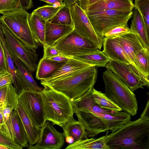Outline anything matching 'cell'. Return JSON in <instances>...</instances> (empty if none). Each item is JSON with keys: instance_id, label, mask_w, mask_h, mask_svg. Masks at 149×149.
<instances>
[{"instance_id": "cell-41", "label": "cell", "mask_w": 149, "mask_h": 149, "mask_svg": "<svg viewBox=\"0 0 149 149\" xmlns=\"http://www.w3.org/2000/svg\"><path fill=\"white\" fill-rule=\"evenodd\" d=\"M12 77L10 73L0 74V88L9 84H13Z\"/></svg>"}, {"instance_id": "cell-12", "label": "cell", "mask_w": 149, "mask_h": 149, "mask_svg": "<svg viewBox=\"0 0 149 149\" xmlns=\"http://www.w3.org/2000/svg\"><path fill=\"white\" fill-rule=\"evenodd\" d=\"M74 29L80 35L93 43L100 50L103 39L94 30L85 12L77 3L70 7Z\"/></svg>"}, {"instance_id": "cell-37", "label": "cell", "mask_w": 149, "mask_h": 149, "mask_svg": "<svg viewBox=\"0 0 149 149\" xmlns=\"http://www.w3.org/2000/svg\"><path fill=\"white\" fill-rule=\"evenodd\" d=\"M130 28L127 24L117 26L113 27L104 34V37L114 38L128 32Z\"/></svg>"}, {"instance_id": "cell-40", "label": "cell", "mask_w": 149, "mask_h": 149, "mask_svg": "<svg viewBox=\"0 0 149 149\" xmlns=\"http://www.w3.org/2000/svg\"><path fill=\"white\" fill-rule=\"evenodd\" d=\"M0 143L6 146L11 149H22L21 146L10 141L3 135L0 132Z\"/></svg>"}, {"instance_id": "cell-22", "label": "cell", "mask_w": 149, "mask_h": 149, "mask_svg": "<svg viewBox=\"0 0 149 149\" xmlns=\"http://www.w3.org/2000/svg\"><path fill=\"white\" fill-rule=\"evenodd\" d=\"M74 29L72 26L51 23L46 21L45 36V43L53 46L55 43L68 34Z\"/></svg>"}, {"instance_id": "cell-39", "label": "cell", "mask_w": 149, "mask_h": 149, "mask_svg": "<svg viewBox=\"0 0 149 149\" xmlns=\"http://www.w3.org/2000/svg\"><path fill=\"white\" fill-rule=\"evenodd\" d=\"M43 46L44 50L43 57L49 58L61 55L59 51L53 46L49 45L45 43Z\"/></svg>"}, {"instance_id": "cell-46", "label": "cell", "mask_w": 149, "mask_h": 149, "mask_svg": "<svg viewBox=\"0 0 149 149\" xmlns=\"http://www.w3.org/2000/svg\"><path fill=\"white\" fill-rule=\"evenodd\" d=\"M78 4L84 10L88 6V0H78Z\"/></svg>"}, {"instance_id": "cell-27", "label": "cell", "mask_w": 149, "mask_h": 149, "mask_svg": "<svg viewBox=\"0 0 149 149\" xmlns=\"http://www.w3.org/2000/svg\"><path fill=\"white\" fill-rule=\"evenodd\" d=\"M65 63L51 60L43 57L39 61L38 65L36 78L40 80L49 77Z\"/></svg>"}, {"instance_id": "cell-11", "label": "cell", "mask_w": 149, "mask_h": 149, "mask_svg": "<svg viewBox=\"0 0 149 149\" xmlns=\"http://www.w3.org/2000/svg\"><path fill=\"white\" fill-rule=\"evenodd\" d=\"M18 101L34 124L41 128L46 121L40 92L31 89L23 90L18 95Z\"/></svg>"}, {"instance_id": "cell-44", "label": "cell", "mask_w": 149, "mask_h": 149, "mask_svg": "<svg viewBox=\"0 0 149 149\" xmlns=\"http://www.w3.org/2000/svg\"><path fill=\"white\" fill-rule=\"evenodd\" d=\"M55 6H61L64 4L63 0H38Z\"/></svg>"}, {"instance_id": "cell-10", "label": "cell", "mask_w": 149, "mask_h": 149, "mask_svg": "<svg viewBox=\"0 0 149 149\" xmlns=\"http://www.w3.org/2000/svg\"><path fill=\"white\" fill-rule=\"evenodd\" d=\"M105 67L117 75L132 92L144 86L149 87V80L140 74L131 64L110 59Z\"/></svg>"}, {"instance_id": "cell-25", "label": "cell", "mask_w": 149, "mask_h": 149, "mask_svg": "<svg viewBox=\"0 0 149 149\" xmlns=\"http://www.w3.org/2000/svg\"><path fill=\"white\" fill-rule=\"evenodd\" d=\"M29 24L36 43L43 45L45 44V36L46 21L33 11L29 13Z\"/></svg>"}, {"instance_id": "cell-20", "label": "cell", "mask_w": 149, "mask_h": 149, "mask_svg": "<svg viewBox=\"0 0 149 149\" xmlns=\"http://www.w3.org/2000/svg\"><path fill=\"white\" fill-rule=\"evenodd\" d=\"M132 0H101L88 6L85 12H94L107 10L132 11Z\"/></svg>"}, {"instance_id": "cell-17", "label": "cell", "mask_w": 149, "mask_h": 149, "mask_svg": "<svg viewBox=\"0 0 149 149\" xmlns=\"http://www.w3.org/2000/svg\"><path fill=\"white\" fill-rule=\"evenodd\" d=\"M93 88L81 97L72 101L74 112L76 110L88 111L98 114H111L115 112L102 109L99 106L93 95Z\"/></svg>"}, {"instance_id": "cell-14", "label": "cell", "mask_w": 149, "mask_h": 149, "mask_svg": "<svg viewBox=\"0 0 149 149\" xmlns=\"http://www.w3.org/2000/svg\"><path fill=\"white\" fill-rule=\"evenodd\" d=\"M93 66L94 65L79 60L69 57L68 61L59 68L52 75L44 79L40 80V83L42 85L64 79Z\"/></svg>"}, {"instance_id": "cell-33", "label": "cell", "mask_w": 149, "mask_h": 149, "mask_svg": "<svg viewBox=\"0 0 149 149\" xmlns=\"http://www.w3.org/2000/svg\"><path fill=\"white\" fill-rule=\"evenodd\" d=\"M0 40L1 41L3 47L5 54L8 70L10 73L11 74L13 81V85L16 89L18 94H19V91L16 82V71L15 67L13 60L12 58L11 54L9 51L5 40L4 36L3 33L1 28V24L0 22Z\"/></svg>"}, {"instance_id": "cell-2", "label": "cell", "mask_w": 149, "mask_h": 149, "mask_svg": "<svg viewBox=\"0 0 149 149\" xmlns=\"http://www.w3.org/2000/svg\"><path fill=\"white\" fill-rule=\"evenodd\" d=\"M43 86L40 93L46 120L62 127L73 117L72 101L63 92L50 86Z\"/></svg>"}, {"instance_id": "cell-36", "label": "cell", "mask_w": 149, "mask_h": 149, "mask_svg": "<svg viewBox=\"0 0 149 149\" xmlns=\"http://www.w3.org/2000/svg\"><path fill=\"white\" fill-rule=\"evenodd\" d=\"M23 9L19 0H0V13Z\"/></svg>"}, {"instance_id": "cell-29", "label": "cell", "mask_w": 149, "mask_h": 149, "mask_svg": "<svg viewBox=\"0 0 149 149\" xmlns=\"http://www.w3.org/2000/svg\"><path fill=\"white\" fill-rule=\"evenodd\" d=\"M97 67H105L110 59L100 50L84 55L71 57Z\"/></svg>"}, {"instance_id": "cell-15", "label": "cell", "mask_w": 149, "mask_h": 149, "mask_svg": "<svg viewBox=\"0 0 149 149\" xmlns=\"http://www.w3.org/2000/svg\"><path fill=\"white\" fill-rule=\"evenodd\" d=\"M116 38L122 46L130 60L131 64L142 76L137 66L135 59V54L139 51L145 48L138 36L129 31V32Z\"/></svg>"}, {"instance_id": "cell-47", "label": "cell", "mask_w": 149, "mask_h": 149, "mask_svg": "<svg viewBox=\"0 0 149 149\" xmlns=\"http://www.w3.org/2000/svg\"><path fill=\"white\" fill-rule=\"evenodd\" d=\"M65 6L70 7L71 6L77 3V0H63Z\"/></svg>"}, {"instance_id": "cell-3", "label": "cell", "mask_w": 149, "mask_h": 149, "mask_svg": "<svg viewBox=\"0 0 149 149\" xmlns=\"http://www.w3.org/2000/svg\"><path fill=\"white\" fill-rule=\"evenodd\" d=\"M98 74L97 67L91 66L72 76L42 85L63 92L71 101L81 97L93 87Z\"/></svg>"}, {"instance_id": "cell-26", "label": "cell", "mask_w": 149, "mask_h": 149, "mask_svg": "<svg viewBox=\"0 0 149 149\" xmlns=\"http://www.w3.org/2000/svg\"><path fill=\"white\" fill-rule=\"evenodd\" d=\"M107 133L105 135L99 138H91L82 139L73 143L69 144L65 149H110L106 144V140L108 135Z\"/></svg>"}, {"instance_id": "cell-49", "label": "cell", "mask_w": 149, "mask_h": 149, "mask_svg": "<svg viewBox=\"0 0 149 149\" xmlns=\"http://www.w3.org/2000/svg\"><path fill=\"white\" fill-rule=\"evenodd\" d=\"M101 0H88V5L93 4Z\"/></svg>"}, {"instance_id": "cell-6", "label": "cell", "mask_w": 149, "mask_h": 149, "mask_svg": "<svg viewBox=\"0 0 149 149\" xmlns=\"http://www.w3.org/2000/svg\"><path fill=\"white\" fill-rule=\"evenodd\" d=\"M78 120L83 124L89 137L111 130L113 132L120 127V119L116 113L98 114L88 111L76 110L74 112Z\"/></svg>"}, {"instance_id": "cell-5", "label": "cell", "mask_w": 149, "mask_h": 149, "mask_svg": "<svg viewBox=\"0 0 149 149\" xmlns=\"http://www.w3.org/2000/svg\"><path fill=\"white\" fill-rule=\"evenodd\" d=\"M29 14L24 9L6 13L0 17V22L27 47L36 50L38 45L29 26Z\"/></svg>"}, {"instance_id": "cell-30", "label": "cell", "mask_w": 149, "mask_h": 149, "mask_svg": "<svg viewBox=\"0 0 149 149\" xmlns=\"http://www.w3.org/2000/svg\"><path fill=\"white\" fill-rule=\"evenodd\" d=\"M135 59L142 76L149 80V50L144 48L139 51L135 54Z\"/></svg>"}, {"instance_id": "cell-13", "label": "cell", "mask_w": 149, "mask_h": 149, "mask_svg": "<svg viewBox=\"0 0 149 149\" xmlns=\"http://www.w3.org/2000/svg\"><path fill=\"white\" fill-rule=\"evenodd\" d=\"M52 123L47 120L41 127L39 139L36 144L29 145L28 149H61L65 143L64 134L56 130Z\"/></svg>"}, {"instance_id": "cell-18", "label": "cell", "mask_w": 149, "mask_h": 149, "mask_svg": "<svg viewBox=\"0 0 149 149\" xmlns=\"http://www.w3.org/2000/svg\"><path fill=\"white\" fill-rule=\"evenodd\" d=\"M15 109L22 122L26 134L29 145L33 146L38 142L39 139L41 128H39L34 124L19 101Z\"/></svg>"}, {"instance_id": "cell-28", "label": "cell", "mask_w": 149, "mask_h": 149, "mask_svg": "<svg viewBox=\"0 0 149 149\" xmlns=\"http://www.w3.org/2000/svg\"><path fill=\"white\" fill-rule=\"evenodd\" d=\"M18 94L12 84L0 88V107L8 106L15 109L17 106Z\"/></svg>"}, {"instance_id": "cell-16", "label": "cell", "mask_w": 149, "mask_h": 149, "mask_svg": "<svg viewBox=\"0 0 149 149\" xmlns=\"http://www.w3.org/2000/svg\"><path fill=\"white\" fill-rule=\"evenodd\" d=\"M11 55L16 68V82L19 91L18 95L22 91L27 89L41 92L43 88L37 84L31 73L19 59Z\"/></svg>"}, {"instance_id": "cell-31", "label": "cell", "mask_w": 149, "mask_h": 149, "mask_svg": "<svg viewBox=\"0 0 149 149\" xmlns=\"http://www.w3.org/2000/svg\"><path fill=\"white\" fill-rule=\"evenodd\" d=\"M92 94L95 101L101 108L114 112L122 111V109L108 98L104 93L96 90L94 87L93 88Z\"/></svg>"}, {"instance_id": "cell-23", "label": "cell", "mask_w": 149, "mask_h": 149, "mask_svg": "<svg viewBox=\"0 0 149 149\" xmlns=\"http://www.w3.org/2000/svg\"><path fill=\"white\" fill-rule=\"evenodd\" d=\"M132 16L130 31L136 34L145 48L149 50V34L141 15L136 8L133 11Z\"/></svg>"}, {"instance_id": "cell-43", "label": "cell", "mask_w": 149, "mask_h": 149, "mask_svg": "<svg viewBox=\"0 0 149 149\" xmlns=\"http://www.w3.org/2000/svg\"><path fill=\"white\" fill-rule=\"evenodd\" d=\"M69 57L61 55L56 56L49 58V59L59 62L66 63L68 61Z\"/></svg>"}, {"instance_id": "cell-48", "label": "cell", "mask_w": 149, "mask_h": 149, "mask_svg": "<svg viewBox=\"0 0 149 149\" xmlns=\"http://www.w3.org/2000/svg\"><path fill=\"white\" fill-rule=\"evenodd\" d=\"M3 107H0V129L3 123Z\"/></svg>"}, {"instance_id": "cell-7", "label": "cell", "mask_w": 149, "mask_h": 149, "mask_svg": "<svg viewBox=\"0 0 149 149\" xmlns=\"http://www.w3.org/2000/svg\"><path fill=\"white\" fill-rule=\"evenodd\" d=\"M94 30L102 39L105 34L113 27L127 24L133 11L107 10L85 12Z\"/></svg>"}, {"instance_id": "cell-50", "label": "cell", "mask_w": 149, "mask_h": 149, "mask_svg": "<svg viewBox=\"0 0 149 149\" xmlns=\"http://www.w3.org/2000/svg\"><path fill=\"white\" fill-rule=\"evenodd\" d=\"M8 147L0 143V149H9Z\"/></svg>"}, {"instance_id": "cell-35", "label": "cell", "mask_w": 149, "mask_h": 149, "mask_svg": "<svg viewBox=\"0 0 149 149\" xmlns=\"http://www.w3.org/2000/svg\"><path fill=\"white\" fill-rule=\"evenodd\" d=\"M134 8L141 14L149 34V0H134Z\"/></svg>"}, {"instance_id": "cell-38", "label": "cell", "mask_w": 149, "mask_h": 149, "mask_svg": "<svg viewBox=\"0 0 149 149\" xmlns=\"http://www.w3.org/2000/svg\"><path fill=\"white\" fill-rule=\"evenodd\" d=\"M10 73L4 49L0 40V74Z\"/></svg>"}, {"instance_id": "cell-24", "label": "cell", "mask_w": 149, "mask_h": 149, "mask_svg": "<svg viewBox=\"0 0 149 149\" xmlns=\"http://www.w3.org/2000/svg\"><path fill=\"white\" fill-rule=\"evenodd\" d=\"M12 131L14 142L22 148L28 147L29 142L26 134L21 119L15 110L11 113Z\"/></svg>"}, {"instance_id": "cell-9", "label": "cell", "mask_w": 149, "mask_h": 149, "mask_svg": "<svg viewBox=\"0 0 149 149\" xmlns=\"http://www.w3.org/2000/svg\"><path fill=\"white\" fill-rule=\"evenodd\" d=\"M1 28L10 54L19 59L31 73L36 72L39 62L36 50L27 47L1 24Z\"/></svg>"}, {"instance_id": "cell-32", "label": "cell", "mask_w": 149, "mask_h": 149, "mask_svg": "<svg viewBox=\"0 0 149 149\" xmlns=\"http://www.w3.org/2000/svg\"><path fill=\"white\" fill-rule=\"evenodd\" d=\"M49 21L53 24L73 26L70 7L64 5Z\"/></svg>"}, {"instance_id": "cell-8", "label": "cell", "mask_w": 149, "mask_h": 149, "mask_svg": "<svg viewBox=\"0 0 149 149\" xmlns=\"http://www.w3.org/2000/svg\"><path fill=\"white\" fill-rule=\"evenodd\" d=\"M53 47L61 55L68 57L84 55L99 50L93 43L74 29L56 42Z\"/></svg>"}, {"instance_id": "cell-34", "label": "cell", "mask_w": 149, "mask_h": 149, "mask_svg": "<svg viewBox=\"0 0 149 149\" xmlns=\"http://www.w3.org/2000/svg\"><path fill=\"white\" fill-rule=\"evenodd\" d=\"M64 5H44L38 7L33 12L46 21H49Z\"/></svg>"}, {"instance_id": "cell-4", "label": "cell", "mask_w": 149, "mask_h": 149, "mask_svg": "<svg viewBox=\"0 0 149 149\" xmlns=\"http://www.w3.org/2000/svg\"><path fill=\"white\" fill-rule=\"evenodd\" d=\"M104 94L124 112L136 115L138 109L136 96L124 83L110 70L107 69L102 75Z\"/></svg>"}, {"instance_id": "cell-1", "label": "cell", "mask_w": 149, "mask_h": 149, "mask_svg": "<svg viewBox=\"0 0 149 149\" xmlns=\"http://www.w3.org/2000/svg\"><path fill=\"white\" fill-rule=\"evenodd\" d=\"M105 143L110 149H149V118L130 120L112 132Z\"/></svg>"}, {"instance_id": "cell-19", "label": "cell", "mask_w": 149, "mask_h": 149, "mask_svg": "<svg viewBox=\"0 0 149 149\" xmlns=\"http://www.w3.org/2000/svg\"><path fill=\"white\" fill-rule=\"evenodd\" d=\"M102 45L103 47L102 52L110 59L131 64L130 60L116 38L104 37Z\"/></svg>"}, {"instance_id": "cell-42", "label": "cell", "mask_w": 149, "mask_h": 149, "mask_svg": "<svg viewBox=\"0 0 149 149\" xmlns=\"http://www.w3.org/2000/svg\"><path fill=\"white\" fill-rule=\"evenodd\" d=\"M23 9L29 10L33 7L32 0H19Z\"/></svg>"}, {"instance_id": "cell-45", "label": "cell", "mask_w": 149, "mask_h": 149, "mask_svg": "<svg viewBox=\"0 0 149 149\" xmlns=\"http://www.w3.org/2000/svg\"><path fill=\"white\" fill-rule=\"evenodd\" d=\"M149 100L147 102L143 112L141 115L140 117L149 118Z\"/></svg>"}, {"instance_id": "cell-21", "label": "cell", "mask_w": 149, "mask_h": 149, "mask_svg": "<svg viewBox=\"0 0 149 149\" xmlns=\"http://www.w3.org/2000/svg\"><path fill=\"white\" fill-rule=\"evenodd\" d=\"M61 127L63 130L65 140L69 144L80 140L88 138L83 123L79 120H75L73 117Z\"/></svg>"}]
</instances>
